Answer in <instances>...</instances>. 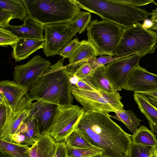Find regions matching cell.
<instances>
[{"mask_svg": "<svg viewBox=\"0 0 157 157\" xmlns=\"http://www.w3.org/2000/svg\"><path fill=\"white\" fill-rule=\"evenodd\" d=\"M64 58L50 65L39 78L28 94L33 100L41 101L60 107L73 104L72 84Z\"/></svg>", "mask_w": 157, "mask_h": 157, "instance_id": "cell-2", "label": "cell"}, {"mask_svg": "<svg viewBox=\"0 0 157 157\" xmlns=\"http://www.w3.org/2000/svg\"><path fill=\"white\" fill-rule=\"evenodd\" d=\"M151 20L153 22L157 21V7L154 10H152L151 13Z\"/></svg>", "mask_w": 157, "mask_h": 157, "instance_id": "cell-41", "label": "cell"}, {"mask_svg": "<svg viewBox=\"0 0 157 157\" xmlns=\"http://www.w3.org/2000/svg\"><path fill=\"white\" fill-rule=\"evenodd\" d=\"M19 38L14 34L5 28H0V45L11 46L15 44Z\"/></svg>", "mask_w": 157, "mask_h": 157, "instance_id": "cell-31", "label": "cell"}, {"mask_svg": "<svg viewBox=\"0 0 157 157\" xmlns=\"http://www.w3.org/2000/svg\"><path fill=\"white\" fill-rule=\"evenodd\" d=\"M50 65L49 61L40 56L36 55L27 63L14 67L13 80L27 86L29 90Z\"/></svg>", "mask_w": 157, "mask_h": 157, "instance_id": "cell-10", "label": "cell"}, {"mask_svg": "<svg viewBox=\"0 0 157 157\" xmlns=\"http://www.w3.org/2000/svg\"><path fill=\"white\" fill-rule=\"evenodd\" d=\"M92 71L91 66L87 61L81 65L73 76H76L79 79H83L88 77Z\"/></svg>", "mask_w": 157, "mask_h": 157, "instance_id": "cell-34", "label": "cell"}, {"mask_svg": "<svg viewBox=\"0 0 157 157\" xmlns=\"http://www.w3.org/2000/svg\"><path fill=\"white\" fill-rule=\"evenodd\" d=\"M121 3L133 6H142L150 3H153L157 6V3L153 0H118Z\"/></svg>", "mask_w": 157, "mask_h": 157, "instance_id": "cell-37", "label": "cell"}, {"mask_svg": "<svg viewBox=\"0 0 157 157\" xmlns=\"http://www.w3.org/2000/svg\"><path fill=\"white\" fill-rule=\"evenodd\" d=\"M90 157H103L100 154L97 155L95 156H91Z\"/></svg>", "mask_w": 157, "mask_h": 157, "instance_id": "cell-47", "label": "cell"}, {"mask_svg": "<svg viewBox=\"0 0 157 157\" xmlns=\"http://www.w3.org/2000/svg\"><path fill=\"white\" fill-rule=\"evenodd\" d=\"M25 122L26 127L23 134L25 138L24 144L28 146L32 145L40 136L35 122L29 116L27 118Z\"/></svg>", "mask_w": 157, "mask_h": 157, "instance_id": "cell-28", "label": "cell"}, {"mask_svg": "<svg viewBox=\"0 0 157 157\" xmlns=\"http://www.w3.org/2000/svg\"><path fill=\"white\" fill-rule=\"evenodd\" d=\"M80 8L96 14L103 20L119 25L124 29L147 19L151 13L118 0H75Z\"/></svg>", "mask_w": 157, "mask_h": 157, "instance_id": "cell-3", "label": "cell"}, {"mask_svg": "<svg viewBox=\"0 0 157 157\" xmlns=\"http://www.w3.org/2000/svg\"><path fill=\"white\" fill-rule=\"evenodd\" d=\"M87 41L97 49L99 55L113 56L124 30L121 25L109 21H91L87 29Z\"/></svg>", "mask_w": 157, "mask_h": 157, "instance_id": "cell-6", "label": "cell"}, {"mask_svg": "<svg viewBox=\"0 0 157 157\" xmlns=\"http://www.w3.org/2000/svg\"><path fill=\"white\" fill-rule=\"evenodd\" d=\"M79 42L77 38L71 40L59 52V54L64 59H69L78 46Z\"/></svg>", "mask_w": 157, "mask_h": 157, "instance_id": "cell-33", "label": "cell"}, {"mask_svg": "<svg viewBox=\"0 0 157 157\" xmlns=\"http://www.w3.org/2000/svg\"><path fill=\"white\" fill-rule=\"evenodd\" d=\"M44 43V38H19L17 43L11 46L13 49L12 57L16 62L25 59L37 50L43 48Z\"/></svg>", "mask_w": 157, "mask_h": 157, "instance_id": "cell-18", "label": "cell"}, {"mask_svg": "<svg viewBox=\"0 0 157 157\" xmlns=\"http://www.w3.org/2000/svg\"><path fill=\"white\" fill-rule=\"evenodd\" d=\"M147 96L151 97L157 98V90L139 92Z\"/></svg>", "mask_w": 157, "mask_h": 157, "instance_id": "cell-40", "label": "cell"}, {"mask_svg": "<svg viewBox=\"0 0 157 157\" xmlns=\"http://www.w3.org/2000/svg\"><path fill=\"white\" fill-rule=\"evenodd\" d=\"M142 57L138 54L116 60L106 66V72L109 80L117 91L123 89L133 69L139 65Z\"/></svg>", "mask_w": 157, "mask_h": 157, "instance_id": "cell-11", "label": "cell"}, {"mask_svg": "<svg viewBox=\"0 0 157 157\" xmlns=\"http://www.w3.org/2000/svg\"><path fill=\"white\" fill-rule=\"evenodd\" d=\"M98 56L97 49L90 42L86 40L79 42L78 46L69 58V63L67 65L69 74L73 76L81 65Z\"/></svg>", "mask_w": 157, "mask_h": 157, "instance_id": "cell-15", "label": "cell"}, {"mask_svg": "<svg viewBox=\"0 0 157 157\" xmlns=\"http://www.w3.org/2000/svg\"><path fill=\"white\" fill-rule=\"evenodd\" d=\"M144 22L143 24V26L145 28L149 29L152 25L153 22L151 20L146 19L144 21Z\"/></svg>", "mask_w": 157, "mask_h": 157, "instance_id": "cell-42", "label": "cell"}, {"mask_svg": "<svg viewBox=\"0 0 157 157\" xmlns=\"http://www.w3.org/2000/svg\"><path fill=\"white\" fill-rule=\"evenodd\" d=\"M91 13L81 11L69 24L74 32L81 34L87 29L91 21Z\"/></svg>", "mask_w": 157, "mask_h": 157, "instance_id": "cell-26", "label": "cell"}, {"mask_svg": "<svg viewBox=\"0 0 157 157\" xmlns=\"http://www.w3.org/2000/svg\"><path fill=\"white\" fill-rule=\"evenodd\" d=\"M157 32L145 28L137 22L124 29L120 40L114 53V57H125L139 54L142 57L154 53L157 47Z\"/></svg>", "mask_w": 157, "mask_h": 157, "instance_id": "cell-5", "label": "cell"}, {"mask_svg": "<svg viewBox=\"0 0 157 157\" xmlns=\"http://www.w3.org/2000/svg\"><path fill=\"white\" fill-rule=\"evenodd\" d=\"M55 157H67V147L65 142L57 143V149Z\"/></svg>", "mask_w": 157, "mask_h": 157, "instance_id": "cell-38", "label": "cell"}, {"mask_svg": "<svg viewBox=\"0 0 157 157\" xmlns=\"http://www.w3.org/2000/svg\"><path fill=\"white\" fill-rule=\"evenodd\" d=\"M67 157H90L102 153L101 149L75 148L66 145Z\"/></svg>", "mask_w": 157, "mask_h": 157, "instance_id": "cell-29", "label": "cell"}, {"mask_svg": "<svg viewBox=\"0 0 157 157\" xmlns=\"http://www.w3.org/2000/svg\"><path fill=\"white\" fill-rule=\"evenodd\" d=\"M59 106L37 101L32 102L28 108L29 116L35 122L40 136L48 133L57 114Z\"/></svg>", "mask_w": 157, "mask_h": 157, "instance_id": "cell-12", "label": "cell"}, {"mask_svg": "<svg viewBox=\"0 0 157 157\" xmlns=\"http://www.w3.org/2000/svg\"><path fill=\"white\" fill-rule=\"evenodd\" d=\"M112 56H109L92 58L88 60V62L90 64L93 70L116 60L123 58L122 57H113Z\"/></svg>", "mask_w": 157, "mask_h": 157, "instance_id": "cell-32", "label": "cell"}, {"mask_svg": "<svg viewBox=\"0 0 157 157\" xmlns=\"http://www.w3.org/2000/svg\"><path fill=\"white\" fill-rule=\"evenodd\" d=\"M75 85L78 88L83 90L96 92L98 91L92 86L88 77L79 79Z\"/></svg>", "mask_w": 157, "mask_h": 157, "instance_id": "cell-36", "label": "cell"}, {"mask_svg": "<svg viewBox=\"0 0 157 157\" xmlns=\"http://www.w3.org/2000/svg\"><path fill=\"white\" fill-rule=\"evenodd\" d=\"M28 17L45 25L70 24L81 12L75 0H22Z\"/></svg>", "mask_w": 157, "mask_h": 157, "instance_id": "cell-4", "label": "cell"}, {"mask_svg": "<svg viewBox=\"0 0 157 157\" xmlns=\"http://www.w3.org/2000/svg\"><path fill=\"white\" fill-rule=\"evenodd\" d=\"M13 19L12 13L0 9V28H5L8 26L10 21Z\"/></svg>", "mask_w": 157, "mask_h": 157, "instance_id": "cell-35", "label": "cell"}, {"mask_svg": "<svg viewBox=\"0 0 157 157\" xmlns=\"http://www.w3.org/2000/svg\"><path fill=\"white\" fill-rule=\"evenodd\" d=\"M157 151V147L132 144L129 157H150Z\"/></svg>", "mask_w": 157, "mask_h": 157, "instance_id": "cell-30", "label": "cell"}, {"mask_svg": "<svg viewBox=\"0 0 157 157\" xmlns=\"http://www.w3.org/2000/svg\"><path fill=\"white\" fill-rule=\"evenodd\" d=\"M71 93L75 100L83 107L84 112L93 111L109 114L124 109L121 97L118 92L114 94L98 91H91L81 89L71 85Z\"/></svg>", "mask_w": 157, "mask_h": 157, "instance_id": "cell-7", "label": "cell"}, {"mask_svg": "<svg viewBox=\"0 0 157 157\" xmlns=\"http://www.w3.org/2000/svg\"><path fill=\"white\" fill-rule=\"evenodd\" d=\"M0 9L12 13L13 19L24 21L28 16L27 10L22 0H0Z\"/></svg>", "mask_w": 157, "mask_h": 157, "instance_id": "cell-22", "label": "cell"}, {"mask_svg": "<svg viewBox=\"0 0 157 157\" xmlns=\"http://www.w3.org/2000/svg\"><path fill=\"white\" fill-rule=\"evenodd\" d=\"M133 95L141 113L148 121L151 131L157 137V107L144 94L134 93Z\"/></svg>", "mask_w": 157, "mask_h": 157, "instance_id": "cell-19", "label": "cell"}, {"mask_svg": "<svg viewBox=\"0 0 157 157\" xmlns=\"http://www.w3.org/2000/svg\"><path fill=\"white\" fill-rule=\"evenodd\" d=\"M114 113L115 115H110V117L124 123L133 133L136 131L140 122L142 121L137 118L135 113L131 110H118Z\"/></svg>", "mask_w": 157, "mask_h": 157, "instance_id": "cell-25", "label": "cell"}, {"mask_svg": "<svg viewBox=\"0 0 157 157\" xmlns=\"http://www.w3.org/2000/svg\"><path fill=\"white\" fill-rule=\"evenodd\" d=\"M23 25L14 26L10 25L5 28L10 31L18 38L43 39L44 25L28 16Z\"/></svg>", "mask_w": 157, "mask_h": 157, "instance_id": "cell-17", "label": "cell"}, {"mask_svg": "<svg viewBox=\"0 0 157 157\" xmlns=\"http://www.w3.org/2000/svg\"><path fill=\"white\" fill-rule=\"evenodd\" d=\"M0 128L4 124L7 116L6 110L5 106L0 104Z\"/></svg>", "mask_w": 157, "mask_h": 157, "instance_id": "cell-39", "label": "cell"}, {"mask_svg": "<svg viewBox=\"0 0 157 157\" xmlns=\"http://www.w3.org/2000/svg\"><path fill=\"white\" fill-rule=\"evenodd\" d=\"M0 157H12L7 153L0 149Z\"/></svg>", "mask_w": 157, "mask_h": 157, "instance_id": "cell-43", "label": "cell"}, {"mask_svg": "<svg viewBox=\"0 0 157 157\" xmlns=\"http://www.w3.org/2000/svg\"><path fill=\"white\" fill-rule=\"evenodd\" d=\"M150 157H157V151Z\"/></svg>", "mask_w": 157, "mask_h": 157, "instance_id": "cell-46", "label": "cell"}, {"mask_svg": "<svg viewBox=\"0 0 157 157\" xmlns=\"http://www.w3.org/2000/svg\"><path fill=\"white\" fill-rule=\"evenodd\" d=\"M0 149L12 157H30L29 146L0 139Z\"/></svg>", "mask_w": 157, "mask_h": 157, "instance_id": "cell-24", "label": "cell"}, {"mask_svg": "<svg viewBox=\"0 0 157 157\" xmlns=\"http://www.w3.org/2000/svg\"><path fill=\"white\" fill-rule=\"evenodd\" d=\"M147 96L152 103L157 107V98L150 96Z\"/></svg>", "mask_w": 157, "mask_h": 157, "instance_id": "cell-44", "label": "cell"}, {"mask_svg": "<svg viewBox=\"0 0 157 157\" xmlns=\"http://www.w3.org/2000/svg\"><path fill=\"white\" fill-rule=\"evenodd\" d=\"M132 144L157 147V140L155 136L144 125L140 126L136 131L131 135Z\"/></svg>", "mask_w": 157, "mask_h": 157, "instance_id": "cell-23", "label": "cell"}, {"mask_svg": "<svg viewBox=\"0 0 157 157\" xmlns=\"http://www.w3.org/2000/svg\"><path fill=\"white\" fill-rule=\"evenodd\" d=\"M57 143L48 133L39 136L30 147V157H55Z\"/></svg>", "mask_w": 157, "mask_h": 157, "instance_id": "cell-20", "label": "cell"}, {"mask_svg": "<svg viewBox=\"0 0 157 157\" xmlns=\"http://www.w3.org/2000/svg\"><path fill=\"white\" fill-rule=\"evenodd\" d=\"M29 89L14 80L0 82V93L4 95L13 110L15 111L21 100L28 93Z\"/></svg>", "mask_w": 157, "mask_h": 157, "instance_id": "cell-16", "label": "cell"}, {"mask_svg": "<svg viewBox=\"0 0 157 157\" xmlns=\"http://www.w3.org/2000/svg\"><path fill=\"white\" fill-rule=\"evenodd\" d=\"M31 103L26 98L21 99L14 114L7 124L0 128V139L11 142L12 136L16 133L29 115L28 108Z\"/></svg>", "mask_w": 157, "mask_h": 157, "instance_id": "cell-14", "label": "cell"}, {"mask_svg": "<svg viewBox=\"0 0 157 157\" xmlns=\"http://www.w3.org/2000/svg\"><path fill=\"white\" fill-rule=\"evenodd\" d=\"M123 89L134 93L157 90V74L148 71L139 64L133 69Z\"/></svg>", "mask_w": 157, "mask_h": 157, "instance_id": "cell-13", "label": "cell"}, {"mask_svg": "<svg viewBox=\"0 0 157 157\" xmlns=\"http://www.w3.org/2000/svg\"><path fill=\"white\" fill-rule=\"evenodd\" d=\"M110 116L84 111L75 130L93 146L101 149L103 157H129L131 135L124 132Z\"/></svg>", "mask_w": 157, "mask_h": 157, "instance_id": "cell-1", "label": "cell"}, {"mask_svg": "<svg viewBox=\"0 0 157 157\" xmlns=\"http://www.w3.org/2000/svg\"><path fill=\"white\" fill-rule=\"evenodd\" d=\"M88 77L92 86L98 91L110 94L118 92L109 79L106 72V66L105 65L93 70Z\"/></svg>", "mask_w": 157, "mask_h": 157, "instance_id": "cell-21", "label": "cell"}, {"mask_svg": "<svg viewBox=\"0 0 157 157\" xmlns=\"http://www.w3.org/2000/svg\"><path fill=\"white\" fill-rule=\"evenodd\" d=\"M149 29L156 30L157 32V21L153 22L152 26Z\"/></svg>", "mask_w": 157, "mask_h": 157, "instance_id": "cell-45", "label": "cell"}, {"mask_svg": "<svg viewBox=\"0 0 157 157\" xmlns=\"http://www.w3.org/2000/svg\"><path fill=\"white\" fill-rule=\"evenodd\" d=\"M65 142L66 145L73 147L101 149L91 145L75 130L66 138Z\"/></svg>", "mask_w": 157, "mask_h": 157, "instance_id": "cell-27", "label": "cell"}, {"mask_svg": "<svg viewBox=\"0 0 157 157\" xmlns=\"http://www.w3.org/2000/svg\"><path fill=\"white\" fill-rule=\"evenodd\" d=\"M83 107L73 104L59 106L54 123L48 133L57 143L65 142L75 130V126L84 112Z\"/></svg>", "mask_w": 157, "mask_h": 157, "instance_id": "cell-8", "label": "cell"}, {"mask_svg": "<svg viewBox=\"0 0 157 157\" xmlns=\"http://www.w3.org/2000/svg\"><path fill=\"white\" fill-rule=\"evenodd\" d=\"M44 43L43 51L47 57L59 54V52L76 36L69 24L44 25Z\"/></svg>", "mask_w": 157, "mask_h": 157, "instance_id": "cell-9", "label": "cell"}]
</instances>
